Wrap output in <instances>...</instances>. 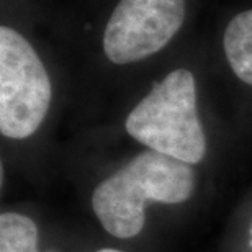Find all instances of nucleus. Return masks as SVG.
I'll use <instances>...</instances> for the list:
<instances>
[{"instance_id": "nucleus-5", "label": "nucleus", "mask_w": 252, "mask_h": 252, "mask_svg": "<svg viewBox=\"0 0 252 252\" xmlns=\"http://www.w3.org/2000/svg\"><path fill=\"white\" fill-rule=\"evenodd\" d=\"M226 59L244 84L252 85V8L238 13L224 30Z\"/></svg>"}, {"instance_id": "nucleus-2", "label": "nucleus", "mask_w": 252, "mask_h": 252, "mask_svg": "<svg viewBox=\"0 0 252 252\" xmlns=\"http://www.w3.org/2000/svg\"><path fill=\"white\" fill-rule=\"evenodd\" d=\"M131 138L156 153L198 164L206 154V138L196 110L193 74L175 69L131 110L125 122Z\"/></svg>"}, {"instance_id": "nucleus-1", "label": "nucleus", "mask_w": 252, "mask_h": 252, "mask_svg": "<svg viewBox=\"0 0 252 252\" xmlns=\"http://www.w3.org/2000/svg\"><path fill=\"white\" fill-rule=\"evenodd\" d=\"M193 187L195 172L190 164L148 149L95 187L92 206L107 233L129 239L144 228L148 201L184 203Z\"/></svg>"}, {"instance_id": "nucleus-7", "label": "nucleus", "mask_w": 252, "mask_h": 252, "mask_svg": "<svg viewBox=\"0 0 252 252\" xmlns=\"http://www.w3.org/2000/svg\"><path fill=\"white\" fill-rule=\"evenodd\" d=\"M97 252H122V251H117V249H102V251H97Z\"/></svg>"}, {"instance_id": "nucleus-6", "label": "nucleus", "mask_w": 252, "mask_h": 252, "mask_svg": "<svg viewBox=\"0 0 252 252\" xmlns=\"http://www.w3.org/2000/svg\"><path fill=\"white\" fill-rule=\"evenodd\" d=\"M36 244L38 228L33 220L20 213H2L0 252H39Z\"/></svg>"}, {"instance_id": "nucleus-4", "label": "nucleus", "mask_w": 252, "mask_h": 252, "mask_svg": "<svg viewBox=\"0 0 252 252\" xmlns=\"http://www.w3.org/2000/svg\"><path fill=\"white\" fill-rule=\"evenodd\" d=\"M187 0H120L103 33V53L113 64H131L159 53L185 20Z\"/></svg>"}, {"instance_id": "nucleus-3", "label": "nucleus", "mask_w": 252, "mask_h": 252, "mask_svg": "<svg viewBox=\"0 0 252 252\" xmlns=\"http://www.w3.org/2000/svg\"><path fill=\"white\" fill-rule=\"evenodd\" d=\"M51 80L28 39L0 28V131L10 139L34 134L51 103Z\"/></svg>"}]
</instances>
